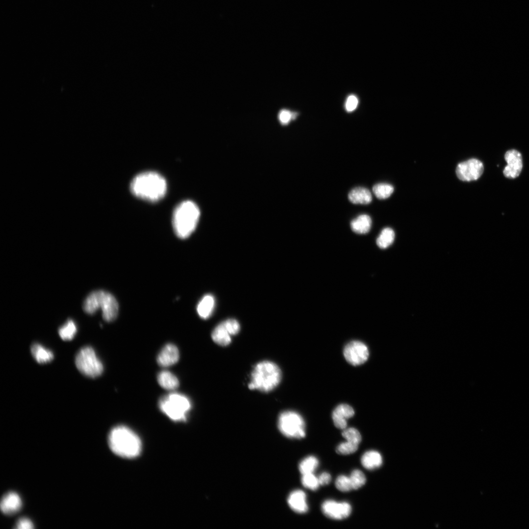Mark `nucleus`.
Here are the masks:
<instances>
[{"label": "nucleus", "instance_id": "31", "mask_svg": "<svg viewBox=\"0 0 529 529\" xmlns=\"http://www.w3.org/2000/svg\"><path fill=\"white\" fill-rule=\"evenodd\" d=\"M335 486L338 490L343 492H347L353 490L350 478L343 475H339L337 478Z\"/></svg>", "mask_w": 529, "mask_h": 529}, {"label": "nucleus", "instance_id": "34", "mask_svg": "<svg viewBox=\"0 0 529 529\" xmlns=\"http://www.w3.org/2000/svg\"><path fill=\"white\" fill-rule=\"evenodd\" d=\"M222 322L232 336L239 333L240 330V325L236 320L229 319Z\"/></svg>", "mask_w": 529, "mask_h": 529}, {"label": "nucleus", "instance_id": "26", "mask_svg": "<svg viewBox=\"0 0 529 529\" xmlns=\"http://www.w3.org/2000/svg\"><path fill=\"white\" fill-rule=\"evenodd\" d=\"M76 332V325L72 319L68 320L58 330L60 337L64 340H72L74 337Z\"/></svg>", "mask_w": 529, "mask_h": 529}, {"label": "nucleus", "instance_id": "28", "mask_svg": "<svg viewBox=\"0 0 529 529\" xmlns=\"http://www.w3.org/2000/svg\"><path fill=\"white\" fill-rule=\"evenodd\" d=\"M352 485L353 490H358L363 486L366 481L364 474L359 469H355L352 471L349 477Z\"/></svg>", "mask_w": 529, "mask_h": 529}, {"label": "nucleus", "instance_id": "30", "mask_svg": "<svg viewBox=\"0 0 529 529\" xmlns=\"http://www.w3.org/2000/svg\"><path fill=\"white\" fill-rule=\"evenodd\" d=\"M301 483L304 487L312 491L317 490L320 485L318 478L313 473L302 475Z\"/></svg>", "mask_w": 529, "mask_h": 529}, {"label": "nucleus", "instance_id": "18", "mask_svg": "<svg viewBox=\"0 0 529 529\" xmlns=\"http://www.w3.org/2000/svg\"><path fill=\"white\" fill-rule=\"evenodd\" d=\"M348 197L349 201L355 204H368L372 200L370 191L361 187L352 189L349 192Z\"/></svg>", "mask_w": 529, "mask_h": 529}, {"label": "nucleus", "instance_id": "12", "mask_svg": "<svg viewBox=\"0 0 529 529\" xmlns=\"http://www.w3.org/2000/svg\"><path fill=\"white\" fill-rule=\"evenodd\" d=\"M505 159L507 163L503 170L505 176L510 179L517 177L523 168L521 154L515 149L509 150L505 153Z\"/></svg>", "mask_w": 529, "mask_h": 529}, {"label": "nucleus", "instance_id": "20", "mask_svg": "<svg viewBox=\"0 0 529 529\" xmlns=\"http://www.w3.org/2000/svg\"><path fill=\"white\" fill-rule=\"evenodd\" d=\"M157 381L162 387L168 390H175L179 385L177 377L168 370H163L158 373Z\"/></svg>", "mask_w": 529, "mask_h": 529}, {"label": "nucleus", "instance_id": "1", "mask_svg": "<svg viewBox=\"0 0 529 529\" xmlns=\"http://www.w3.org/2000/svg\"><path fill=\"white\" fill-rule=\"evenodd\" d=\"M130 188L136 196L149 202H156L165 196L167 183L158 173L146 171L137 175L132 180Z\"/></svg>", "mask_w": 529, "mask_h": 529}, {"label": "nucleus", "instance_id": "33", "mask_svg": "<svg viewBox=\"0 0 529 529\" xmlns=\"http://www.w3.org/2000/svg\"><path fill=\"white\" fill-rule=\"evenodd\" d=\"M297 113H292L289 110L282 109L278 114V120L281 124L285 125L288 124L292 119L296 117Z\"/></svg>", "mask_w": 529, "mask_h": 529}, {"label": "nucleus", "instance_id": "35", "mask_svg": "<svg viewBox=\"0 0 529 529\" xmlns=\"http://www.w3.org/2000/svg\"><path fill=\"white\" fill-rule=\"evenodd\" d=\"M15 525V528L18 529H32L34 528L32 522L26 517L20 518Z\"/></svg>", "mask_w": 529, "mask_h": 529}, {"label": "nucleus", "instance_id": "6", "mask_svg": "<svg viewBox=\"0 0 529 529\" xmlns=\"http://www.w3.org/2000/svg\"><path fill=\"white\" fill-rule=\"evenodd\" d=\"M158 406L161 411L172 420L185 421L192 409V402L183 394L171 392L160 398Z\"/></svg>", "mask_w": 529, "mask_h": 529}, {"label": "nucleus", "instance_id": "24", "mask_svg": "<svg viewBox=\"0 0 529 529\" xmlns=\"http://www.w3.org/2000/svg\"><path fill=\"white\" fill-rule=\"evenodd\" d=\"M319 465L318 459L314 456H309L303 459L299 464V470L302 475L313 473Z\"/></svg>", "mask_w": 529, "mask_h": 529}, {"label": "nucleus", "instance_id": "10", "mask_svg": "<svg viewBox=\"0 0 529 529\" xmlns=\"http://www.w3.org/2000/svg\"><path fill=\"white\" fill-rule=\"evenodd\" d=\"M351 505L346 502H337L328 499L321 505V511L327 517L336 520H341L348 518L352 512Z\"/></svg>", "mask_w": 529, "mask_h": 529}, {"label": "nucleus", "instance_id": "22", "mask_svg": "<svg viewBox=\"0 0 529 529\" xmlns=\"http://www.w3.org/2000/svg\"><path fill=\"white\" fill-rule=\"evenodd\" d=\"M31 352L35 360L39 363H46L51 361L53 358V353L39 343L32 344Z\"/></svg>", "mask_w": 529, "mask_h": 529}, {"label": "nucleus", "instance_id": "2", "mask_svg": "<svg viewBox=\"0 0 529 529\" xmlns=\"http://www.w3.org/2000/svg\"><path fill=\"white\" fill-rule=\"evenodd\" d=\"M108 442L111 450L122 457L135 458L141 451L140 437L125 426L118 425L112 428L108 435Z\"/></svg>", "mask_w": 529, "mask_h": 529}, {"label": "nucleus", "instance_id": "5", "mask_svg": "<svg viewBox=\"0 0 529 529\" xmlns=\"http://www.w3.org/2000/svg\"><path fill=\"white\" fill-rule=\"evenodd\" d=\"M83 310L87 313H95L99 309L102 311V317L107 322L114 320L118 315L119 306L113 295L102 290L91 292L83 304Z\"/></svg>", "mask_w": 529, "mask_h": 529}, {"label": "nucleus", "instance_id": "21", "mask_svg": "<svg viewBox=\"0 0 529 529\" xmlns=\"http://www.w3.org/2000/svg\"><path fill=\"white\" fill-rule=\"evenodd\" d=\"M232 336L223 322L216 326L212 333L213 340L222 346H227L231 343Z\"/></svg>", "mask_w": 529, "mask_h": 529}, {"label": "nucleus", "instance_id": "4", "mask_svg": "<svg viewBox=\"0 0 529 529\" xmlns=\"http://www.w3.org/2000/svg\"><path fill=\"white\" fill-rule=\"evenodd\" d=\"M200 216L197 206L190 200L184 201L175 208L172 224L176 236L182 239L187 238L195 230Z\"/></svg>", "mask_w": 529, "mask_h": 529}, {"label": "nucleus", "instance_id": "11", "mask_svg": "<svg viewBox=\"0 0 529 529\" xmlns=\"http://www.w3.org/2000/svg\"><path fill=\"white\" fill-rule=\"evenodd\" d=\"M484 169L483 164L477 159H471L458 164L456 168L457 177L464 181H471L479 178Z\"/></svg>", "mask_w": 529, "mask_h": 529}, {"label": "nucleus", "instance_id": "17", "mask_svg": "<svg viewBox=\"0 0 529 529\" xmlns=\"http://www.w3.org/2000/svg\"><path fill=\"white\" fill-rule=\"evenodd\" d=\"M361 463L364 468L368 470H374L381 467L383 458L379 452L375 450L365 452L361 456Z\"/></svg>", "mask_w": 529, "mask_h": 529}, {"label": "nucleus", "instance_id": "25", "mask_svg": "<svg viewBox=\"0 0 529 529\" xmlns=\"http://www.w3.org/2000/svg\"><path fill=\"white\" fill-rule=\"evenodd\" d=\"M395 238L394 231L390 228L386 227L382 230L376 240L377 245L381 248L385 249L389 246L393 242Z\"/></svg>", "mask_w": 529, "mask_h": 529}, {"label": "nucleus", "instance_id": "14", "mask_svg": "<svg viewBox=\"0 0 529 529\" xmlns=\"http://www.w3.org/2000/svg\"><path fill=\"white\" fill-rule=\"evenodd\" d=\"M354 414V409L349 405L341 404L338 405L332 414L334 425L338 429H345L347 426V420L352 417Z\"/></svg>", "mask_w": 529, "mask_h": 529}, {"label": "nucleus", "instance_id": "9", "mask_svg": "<svg viewBox=\"0 0 529 529\" xmlns=\"http://www.w3.org/2000/svg\"><path fill=\"white\" fill-rule=\"evenodd\" d=\"M343 355L348 363L357 366L364 363L367 360L369 351L367 346L362 342L353 340L345 345Z\"/></svg>", "mask_w": 529, "mask_h": 529}, {"label": "nucleus", "instance_id": "8", "mask_svg": "<svg viewBox=\"0 0 529 529\" xmlns=\"http://www.w3.org/2000/svg\"><path fill=\"white\" fill-rule=\"evenodd\" d=\"M75 363L82 374L90 378L100 376L103 371L102 363L93 348L90 346L79 350L75 356Z\"/></svg>", "mask_w": 529, "mask_h": 529}, {"label": "nucleus", "instance_id": "23", "mask_svg": "<svg viewBox=\"0 0 529 529\" xmlns=\"http://www.w3.org/2000/svg\"><path fill=\"white\" fill-rule=\"evenodd\" d=\"M215 306V299L210 294L205 295L199 302L197 311L199 316L203 319L209 317Z\"/></svg>", "mask_w": 529, "mask_h": 529}, {"label": "nucleus", "instance_id": "3", "mask_svg": "<svg viewBox=\"0 0 529 529\" xmlns=\"http://www.w3.org/2000/svg\"><path fill=\"white\" fill-rule=\"evenodd\" d=\"M282 372L274 362L264 361L257 363L253 368L248 388L263 392H268L275 389L280 384Z\"/></svg>", "mask_w": 529, "mask_h": 529}, {"label": "nucleus", "instance_id": "27", "mask_svg": "<svg viewBox=\"0 0 529 529\" xmlns=\"http://www.w3.org/2000/svg\"><path fill=\"white\" fill-rule=\"evenodd\" d=\"M373 192L375 195L380 199H385L389 197L393 193V187L387 183H378L373 187Z\"/></svg>", "mask_w": 529, "mask_h": 529}, {"label": "nucleus", "instance_id": "13", "mask_svg": "<svg viewBox=\"0 0 529 529\" xmlns=\"http://www.w3.org/2000/svg\"><path fill=\"white\" fill-rule=\"evenodd\" d=\"M22 501L20 495L15 492L5 493L2 497L0 507L1 512L7 515L16 514L22 507Z\"/></svg>", "mask_w": 529, "mask_h": 529}, {"label": "nucleus", "instance_id": "7", "mask_svg": "<svg viewBox=\"0 0 529 529\" xmlns=\"http://www.w3.org/2000/svg\"><path fill=\"white\" fill-rule=\"evenodd\" d=\"M278 427L284 436L291 439H302L306 436V425L303 417L298 412L286 410L279 415Z\"/></svg>", "mask_w": 529, "mask_h": 529}, {"label": "nucleus", "instance_id": "16", "mask_svg": "<svg viewBox=\"0 0 529 529\" xmlns=\"http://www.w3.org/2000/svg\"><path fill=\"white\" fill-rule=\"evenodd\" d=\"M287 501L290 508L297 513L304 514L309 510L306 494L301 490L292 491L289 494Z\"/></svg>", "mask_w": 529, "mask_h": 529}, {"label": "nucleus", "instance_id": "19", "mask_svg": "<svg viewBox=\"0 0 529 529\" xmlns=\"http://www.w3.org/2000/svg\"><path fill=\"white\" fill-rule=\"evenodd\" d=\"M372 220L369 216L362 214L353 219L350 223L352 230L358 234H365L370 230Z\"/></svg>", "mask_w": 529, "mask_h": 529}, {"label": "nucleus", "instance_id": "29", "mask_svg": "<svg viewBox=\"0 0 529 529\" xmlns=\"http://www.w3.org/2000/svg\"><path fill=\"white\" fill-rule=\"evenodd\" d=\"M341 434L347 441L359 445L361 441V436L360 433L355 428H345L343 430Z\"/></svg>", "mask_w": 529, "mask_h": 529}, {"label": "nucleus", "instance_id": "36", "mask_svg": "<svg viewBox=\"0 0 529 529\" xmlns=\"http://www.w3.org/2000/svg\"><path fill=\"white\" fill-rule=\"evenodd\" d=\"M358 104V99L354 95L349 96L346 101L345 108L348 112H352L354 110Z\"/></svg>", "mask_w": 529, "mask_h": 529}, {"label": "nucleus", "instance_id": "37", "mask_svg": "<svg viewBox=\"0 0 529 529\" xmlns=\"http://www.w3.org/2000/svg\"><path fill=\"white\" fill-rule=\"evenodd\" d=\"M317 478L319 484L322 486L328 485L330 483L332 480L331 475L326 472L321 473Z\"/></svg>", "mask_w": 529, "mask_h": 529}, {"label": "nucleus", "instance_id": "32", "mask_svg": "<svg viewBox=\"0 0 529 529\" xmlns=\"http://www.w3.org/2000/svg\"><path fill=\"white\" fill-rule=\"evenodd\" d=\"M359 448V445L349 441L339 444L336 449V452L341 455H348L356 452Z\"/></svg>", "mask_w": 529, "mask_h": 529}, {"label": "nucleus", "instance_id": "15", "mask_svg": "<svg viewBox=\"0 0 529 529\" xmlns=\"http://www.w3.org/2000/svg\"><path fill=\"white\" fill-rule=\"evenodd\" d=\"M179 359L177 347L172 343L165 345L158 354L157 361L159 365L166 367L175 364Z\"/></svg>", "mask_w": 529, "mask_h": 529}]
</instances>
